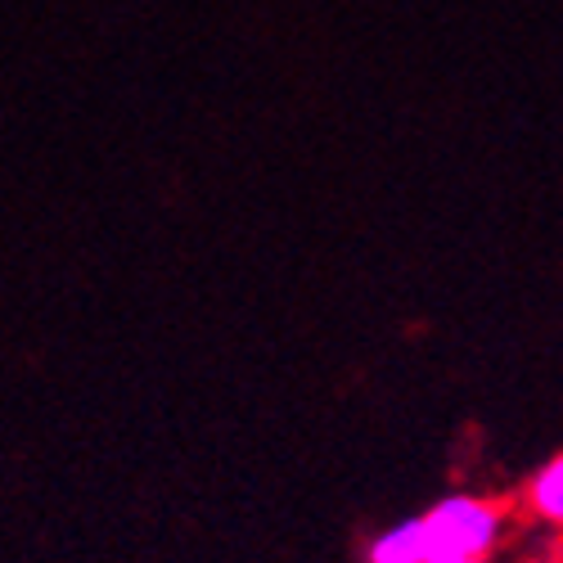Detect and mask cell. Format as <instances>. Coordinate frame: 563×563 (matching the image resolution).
Instances as JSON below:
<instances>
[{
    "label": "cell",
    "instance_id": "3",
    "mask_svg": "<svg viewBox=\"0 0 563 563\" xmlns=\"http://www.w3.org/2000/svg\"><path fill=\"white\" fill-rule=\"evenodd\" d=\"M528 509L537 514L541 523H550V528L563 532V455L545 460L537 474H532V483H528Z\"/></svg>",
    "mask_w": 563,
    "mask_h": 563
},
{
    "label": "cell",
    "instance_id": "1",
    "mask_svg": "<svg viewBox=\"0 0 563 563\" xmlns=\"http://www.w3.org/2000/svg\"><path fill=\"white\" fill-rule=\"evenodd\" d=\"M419 523H424L433 550H455V554L487 559L500 545L509 519H505V505L500 500L455 492V496H442Z\"/></svg>",
    "mask_w": 563,
    "mask_h": 563
},
{
    "label": "cell",
    "instance_id": "4",
    "mask_svg": "<svg viewBox=\"0 0 563 563\" xmlns=\"http://www.w3.org/2000/svg\"><path fill=\"white\" fill-rule=\"evenodd\" d=\"M424 563H487V559H474V554H455V550H429Z\"/></svg>",
    "mask_w": 563,
    "mask_h": 563
},
{
    "label": "cell",
    "instance_id": "2",
    "mask_svg": "<svg viewBox=\"0 0 563 563\" xmlns=\"http://www.w3.org/2000/svg\"><path fill=\"white\" fill-rule=\"evenodd\" d=\"M429 532L419 519H401L393 528H384L365 545V563H424L429 559Z\"/></svg>",
    "mask_w": 563,
    "mask_h": 563
}]
</instances>
